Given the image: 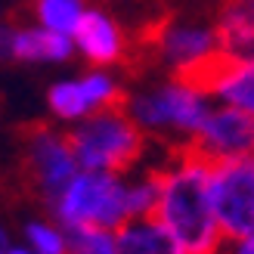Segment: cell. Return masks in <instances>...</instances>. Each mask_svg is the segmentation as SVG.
<instances>
[{
	"label": "cell",
	"mask_w": 254,
	"mask_h": 254,
	"mask_svg": "<svg viewBox=\"0 0 254 254\" xmlns=\"http://www.w3.org/2000/svg\"><path fill=\"white\" fill-rule=\"evenodd\" d=\"M158 174V208L155 217L180 242L183 254H217L223 233L214 217L208 174L211 161L198 155L183 139L174 143V158L164 168H149Z\"/></svg>",
	"instance_id": "1"
},
{
	"label": "cell",
	"mask_w": 254,
	"mask_h": 254,
	"mask_svg": "<svg viewBox=\"0 0 254 254\" xmlns=\"http://www.w3.org/2000/svg\"><path fill=\"white\" fill-rule=\"evenodd\" d=\"M68 146L84 171H106L124 174L146 155V136L127 106L99 109V115L84 121L81 127L65 133Z\"/></svg>",
	"instance_id": "2"
},
{
	"label": "cell",
	"mask_w": 254,
	"mask_h": 254,
	"mask_svg": "<svg viewBox=\"0 0 254 254\" xmlns=\"http://www.w3.org/2000/svg\"><path fill=\"white\" fill-rule=\"evenodd\" d=\"M56 217L74 230V226H112L127 223V183L118 180V174L106 171H84L74 174L71 183L59 192Z\"/></svg>",
	"instance_id": "3"
},
{
	"label": "cell",
	"mask_w": 254,
	"mask_h": 254,
	"mask_svg": "<svg viewBox=\"0 0 254 254\" xmlns=\"http://www.w3.org/2000/svg\"><path fill=\"white\" fill-rule=\"evenodd\" d=\"M208 192L223 242H239L254 233V155L214 161Z\"/></svg>",
	"instance_id": "4"
},
{
	"label": "cell",
	"mask_w": 254,
	"mask_h": 254,
	"mask_svg": "<svg viewBox=\"0 0 254 254\" xmlns=\"http://www.w3.org/2000/svg\"><path fill=\"white\" fill-rule=\"evenodd\" d=\"M127 112L146 130H180V133H195L208 118L201 93L186 90L174 81L155 87V90L127 96Z\"/></svg>",
	"instance_id": "5"
},
{
	"label": "cell",
	"mask_w": 254,
	"mask_h": 254,
	"mask_svg": "<svg viewBox=\"0 0 254 254\" xmlns=\"http://www.w3.org/2000/svg\"><path fill=\"white\" fill-rule=\"evenodd\" d=\"M186 143L198 155H205L211 164L220 161V158L254 155V115L245 109H236V106L208 112L205 124Z\"/></svg>",
	"instance_id": "6"
},
{
	"label": "cell",
	"mask_w": 254,
	"mask_h": 254,
	"mask_svg": "<svg viewBox=\"0 0 254 254\" xmlns=\"http://www.w3.org/2000/svg\"><path fill=\"white\" fill-rule=\"evenodd\" d=\"M25 139H28V174L34 177L37 189L50 201H56L59 192L71 183V177L78 174V158L68 139L56 136L44 124H31L25 130Z\"/></svg>",
	"instance_id": "7"
},
{
	"label": "cell",
	"mask_w": 254,
	"mask_h": 254,
	"mask_svg": "<svg viewBox=\"0 0 254 254\" xmlns=\"http://www.w3.org/2000/svg\"><path fill=\"white\" fill-rule=\"evenodd\" d=\"M74 41H78L81 53L90 62H96V65L118 62L127 53V44H124V37H121V28L106 16V12H99V9H90V12H84V16H81L78 28H74Z\"/></svg>",
	"instance_id": "8"
},
{
	"label": "cell",
	"mask_w": 254,
	"mask_h": 254,
	"mask_svg": "<svg viewBox=\"0 0 254 254\" xmlns=\"http://www.w3.org/2000/svg\"><path fill=\"white\" fill-rule=\"evenodd\" d=\"M118 254H183L180 242L158 217H136L118 226Z\"/></svg>",
	"instance_id": "9"
},
{
	"label": "cell",
	"mask_w": 254,
	"mask_h": 254,
	"mask_svg": "<svg viewBox=\"0 0 254 254\" xmlns=\"http://www.w3.org/2000/svg\"><path fill=\"white\" fill-rule=\"evenodd\" d=\"M9 53L28 62H59L71 56V37L53 28H19L9 34Z\"/></svg>",
	"instance_id": "10"
},
{
	"label": "cell",
	"mask_w": 254,
	"mask_h": 254,
	"mask_svg": "<svg viewBox=\"0 0 254 254\" xmlns=\"http://www.w3.org/2000/svg\"><path fill=\"white\" fill-rule=\"evenodd\" d=\"M34 16L44 28H53L62 34H74L78 22L84 16V0H31Z\"/></svg>",
	"instance_id": "11"
},
{
	"label": "cell",
	"mask_w": 254,
	"mask_h": 254,
	"mask_svg": "<svg viewBox=\"0 0 254 254\" xmlns=\"http://www.w3.org/2000/svg\"><path fill=\"white\" fill-rule=\"evenodd\" d=\"M230 106L245 109L254 115V56L251 59H239V65L226 74V81L217 90Z\"/></svg>",
	"instance_id": "12"
},
{
	"label": "cell",
	"mask_w": 254,
	"mask_h": 254,
	"mask_svg": "<svg viewBox=\"0 0 254 254\" xmlns=\"http://www.w3.org/2000/svg\"><path fill=\"white\" fill-rule=\"evenodd\" d=\"M50 109L56 112L62 121H74V118H84L90 112V99H87L81 81H62L50 87Z\"/></svg>",
	"instance_id": "13"
},
{
	"label": "cell",
	"mask_w": 254,
	"mask_h": 254,
	"mask_svg": "<svg viewBox=\"0 0 254 254\" xmlns=\"http://www.w3.org/2000/svg\"><path fill=\"white\" fill-rule=\"evenodd\" d=\"M68 254H118L115 236L99 226H74L68 233Z\"/></svg>",
	"instance_id": "14"
},
{
	"label": "cell",
	"mask_w": 254,
	"mask_h": 254,
	"mask_svg": "<svg viewBox=\"0 0 254 254\" xmlns=\"http://www.w3.org/2000/svg\"><path fill=\"white\" fill-rule=\"evenodd\" d=\"M28 242L37 254H65L68 251V242L59 236V230L47 223H31L28 226Z\"/></svg>",
	"instance_id": "15"
},
{
	"label": "cell",
	"mask_w": 254,
	"mask_h": 254,
	"mask_svg": "<svg viewBox=\"0 0 254 254\" xmlns=\"http://www.w3.org/2000/svg\"><path fill=\"white\" fill-rule=\"evenodd\" d=\"M220 254H254V233L245 236V239H239V242H223Z\"/></svg>",
	"instance_id": "16"
},
{
	"label": "cell",
	"mask_w": 254,
	"mask_h": 254,
	"mask_svg": "<svg viewBox=\"0 0 254 254\" xmlns=\"http://www.w3.org/2000/svg\"><path fill=\"white\" fill-rule=\"evenodd\" d=\"M6 53H9V31L0 28V59H3Z\"/></svg>",
	"instance_id": "17"
},
{
	"label": "cell",
	"mask_w": 254,
	"mask_h": 254,
	"mask_svg": "<svg viewBox=\"0 0 254 254\" xmlns=\"http://www.w3.org/2000/svg\"><path fill=\"white\" fill-rule=\"evenodd\" d=\"M9 254H31V251H22V248H16V251H9Z\"/></svg>",
	"instance_id": "18"
},
{
	"label": "cell",
	"mask_w": 254,
	"mask_h": 254,
	"mask_svg": "<svg viewBox=\"0 0 254 254\" xmlns=\"http://www.w3.org/2000/svg\"><path fill=\"white\" fill-rule=\"evenodd\" d=\"M3 242H6V239H3V233H0V248H3ZM0 254H3V251H0Z\"/></svg>",
	"instance_id": "19"
}]
</instances>
